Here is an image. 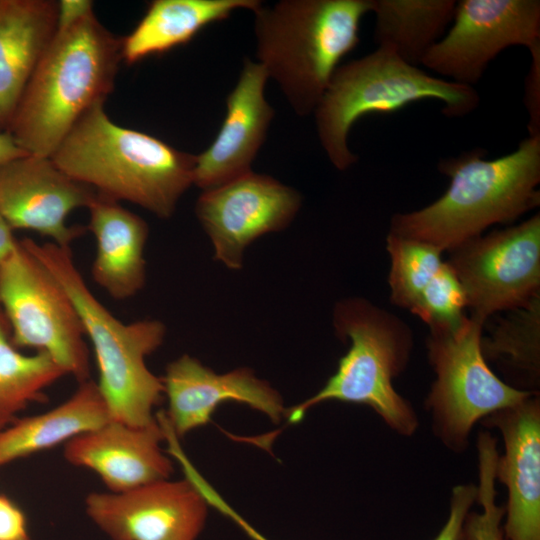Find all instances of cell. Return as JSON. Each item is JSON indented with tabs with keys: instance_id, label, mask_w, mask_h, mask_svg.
I'll return each mask as SVG.
<instances>
[{
	"instance_id": "cell-28",
	"label": "cell",
	"mask_w": 540,
	"mask_h": 540,
	"mask_svg": "<svg viewBox=\"0 0 540 540\" xmlns=\"http://www.w3.org/2000/svg\"><path fill=\"white\" fill-rule=\"evenodd\" d=\"M464 290L451 266L445 261L422 293L412 313L425 322L430 330L451 329L467 317Z\"/></svg>"
},
{
	"instance_id": "cell-7",
	"label": "cell",
	"mask_w": 540,
	"mask_h": 540,
	"mask_svg": "<svg viewBox=\"0 0 540 540\" xmlns=\"http://www.w3.org/2000/svg\"><path fill=\"white\" fill-rule=\"evenodd\" d=\"M424 99L442 101L447 117L465 116L480 102L472 86L432 76L386 48L377 47L339 65L314 111L319 141L328 159L338 170L348 169L358 159L347 140L359 118L391 113Z\"/></svg>"
},
{
	"instance_id": "cell-31",
	"label": "cell",
	"mask_w": 540,
	"mask_h": 540,
	"mask_svg": "<svg viewBox=\"0 0 540 540\" xmlns=\"http://www.w3.org/2000/svg\"><path fill=\"white\" fill-rule=\"evenodd\" d=\"M0 540H31L22 510L0 494Z\"/></svg>"
},
{
	"instance_id": "cell-23",
	"label": "cell",
	"mask_w": 540,
	"mask_h": 540,
	"mask_svg": "<svg viewBox=\"0 0 540 540\" xmlns=\"http://www.w3.org/2000/svg\"><path fill=\"white\" fill-rule=\"evenodd\" d=\"M455 0H371L374 39L404 62L417 66L445 35Z\"/></svg>"
},
{
	"instance_id": "cell-15",
	"label": "cell",
	"mask_w": 540,
	"mask_h": 540,
	"mask_svg": "<svg viewBox=\"0 0 540 540\" xmlns=\"http://www.w3.org/2000/svg\"><path fill=\"white\" fill-rule=\"evenodd\" d=\"M161 379L168 401L163 414L178 438L208 424L217 407L227 401L246 404L273 423L285 417L279 392L247 367L220 374L184 354L167 365Z\"/></svg>"
},
{
	"instance_id": "cell-1",
	"label": "cell",
	"mask_w": 540,
	"mask_h": 540,
	"mask_svg": "<svg viewBox=\"0 0 540 540\" xmlns=\"http://www.w3.org/2000/svg\"><path fill=\"white\" fill-rule=\"evenodd\" d=\"M122 61V37L88 0L59 1L54 38L34 69L6 130L28 154L51 157L78 120L104 104Z\"/></svg>"
},
{
	"instance_id": "cell-34",
	"label": "cell",
	"mask_w": 540,
	"mask_h": 540,
	"mask_svg": "<svg viewBox=\"0 0 540 540\" xmlns=\"http://www.w3.org/2000/svg\"><path fill=\"white\" fill-rule=\"evenodd\" d=\"M13 232L0 215V259L11 253L19 242Z\"/></svg>"
},
{
	"instance_id": "cell-12",
	"label": "cell",
	"mask_w": 540,
	"mask_h": 540,
	"mask_svg": "<svg viewBox=\"0 0 540 540\" xmlns=\"http://www.w3.org/2000/svg\"><path fill=\"white\" fill-rule=\"evenodd\" d=\"M302 204L300 193L271 176L250 171L204 190L195 214L208 235L216 261L230 270L243 266L249 245L278 232L294 220Z\"/></svg>"
},
{
	"instance_id": "cell-9",
	"label": "cell",
	"mask_w": 540,
	"mask_h": 540,
	"mask_svg": "<svg viewBox=\"0 0 540 540\" xmlns=\"http://www.w3.org/2000/svg\"><path fill=\"white\" fill-rule=\"evenodd\" d=\"M0 309L15 347L48 354L79 383L89 379L90 352L79 314L22 240L0 259Z\"/></svg>"
},
{
	"instance_id": "cell-32",
	"label": "cell",
	"mask_w": 540,
	"mask_h": 540,
	"mask_svg": "<svg viewBox=\"0 0 540 540\" xmlns=\"http://www.w3.org/2000/svg\"><path fill=\"white\" fill-rule=\"evenodd\" d=\"M212 506L218 512L236 523L252 540H269L230 506L222 496H217L213 500Z\"/></svg>"
},
{
	"instance_id": "cell-5",
	"label": "cell",
	"mask_w": 540,
	"mask_h": 540,
	"mask_svg": "<svg viewBox=\"0 0 540 540\" xmlns=\"http://www.w3.org/2000/svg\"><path fill=\"white\" fill-rule=\"evenodd\" d=\"M370 11L371 0H282L253 11L259 63L299 116L315 111Z\"/></svg>"
},
{
	"instance_id": "cell-21",
	"label": "cell",
	"mask_w": 540,
	"mask_h": 540,
	"mask_svg": "<svg viewBox=\"0 0 540 540\" xmlns=\"http://www.w3.org/2000/svg\"><path fill=\"white\" fill-rule=\"evenodd\" d=\"M111 419L96 382H80L74 393L56 407L17 418L0 430V467L53 448L99 427Z\"/></svg>"
},
{
	"instance_id": "cell-25",
	"label": "cell",
	"mask_w": 540,
	"mask_h": 540,
	"mask_svg": "<svg viewBox=\"0 0 540 540\" xmlns=\"http://www.w3.org/2000/svg\"><path fill=\"white\" fill-rule=\"evenodd\" d=\"M508 312L489 337H482L483 355L513 372L523 390L536 393L540 377V294Z\"/></svg>"
},
{
	"instance_id": "cell-14",
	"label": "cell",
	"mask_w": 540,
	"mask_h": 540,
	"mask_svg": "<svg viewBox=\"0 0 540 540\" xmlns=\"http://www.w3.org/2000/svg\"><path fill=\"white\" fill-rule=\"evenodd\" d=\"M96 192L60 170L50 157L27 154L0 163V215L14 230H26L63 247L86 227L67 225L76 209L87 208Z\"/></svg>"
},
{
	"instance_id": "cell-3",
	"label": "cell",
	"mask_w": 540,
	"mask_h": 540,
	"mask_svg": "<svg viewBox=\"0 0 540 540\" xmlns=\"http://www.w3.org/2000/svg\"><path fill=\"white\" fill-rule=\"evenodd\" d=\"M53 163L96 193L170 218L193 185L195 155L113 122L99 104L86 112L54 153Z\"/></svg>"
},
{
	"instance_id": "cell-16",
	"label": "cell",
	"mask_w": 540,
	"mask_h": 540,
	"mask_svg": "<svg viewBox=\"0 0 540 540\" xmlns=\"http://www.w3.org/2000/svg\"><path fill=\"white\" fill-rule=\"evenodd\" d=\"M481 423L497 429L503 439L496 481L507 488L506 540H540V399L534 394L485 417Z\"/></svg>"
},
{
	"instance_id": "cell-8",
	"label": "cell",
	"mask_w": 540,
	"mask_h": 540,
	"mask_svg": "<svg viewBox=\"0 0 540 540\" xmlns=\"http://www.w3.org/2000/svg\"><path fill=\"white\" fill-rule=\"evenodd\" d=\"M485 322L470 315L451 329L430 330L428 359L435 380L425 400L434 435L449 450L465 451L478 421L536 394L501 380L482 347Z\"/></svg>"
},
{
	"instance_id": "cell-10",
	"label": "cell",
	"mask_w": 540,
	"mask_h": 540,
	"mask_svg": "<svg viewBox=\"0 0 540 540\" xmlns=\"http://www.w3.org/2000/svg\"><path fill=\"white\" fill-rule=\"evenodd\" d=\"M450 252L471 315L486 322L492 314L527 304L540 294V214Z\"/></svg>"
},
{
	"instance_id": "cell-20",
	"label": "cell",
	"mask_w": 540,
	"mask_h": 540,
	"mask_svg": "<svg viewBox=\"0 0 540 540\" xmlns=\"http://www.w3.org/2000/svg\"><path fill=\"white\" fill-rule=\"evenodd\" d=\"M59 1L0 0V132L58 28Z\"/></svg>"
},
{
	"instance_id": "cell-13",
	"label": "cell",
	"mask_w": 540,
	"mask_h": 540,
	"mask_svg": "<svg viewBox=\"0 0 540 540\" xmlns=\"http://www.w3.org/2000/svg\"><path fill=\"white\" fill-rule=\"evenodd\" d=\"M208 507L186 478L118 493L92 492L85 498L87 516L111 540H196Z\"/></svg>"
},
{
	"instance_id": "cell-22",
	"label": "cell",
	"mask_w": 540,
	"mask_h": 540,
	"mask_svg": "<svg viewBox=\"0 0 540 540\" xmlns=\"http://www.w3.org/2000/svg\"><path fill=\"white\" fill-rule=\"evenodd\" d=\"M259 0H154L133 31L122 37V60L135 64L189 43L206 26L237 9L255 11Z\"/></svg>"
},
{
	"instance_id": "cell-19",
	"label": "cell",
	"mask_w": 540,
	"mask_h": 540,
	"mask_svg": "<svg viewBox=\"0 0 540 540\" xmlns=\"http://www.w3.org/2000/svg\"><path fill=\"white\" fill-rule=\"evenodd\" d=\"M87 209L86 229L96 243L91 265L93 281L117 301L134 297L146 283L148 224L120 202L98 193Z\"/></svg>"
},
{
	"instance_id": "cell-4",
	"label": "cell",
	"mask_w": 540,
	"mask_h": 540,
	"mask_svg": "<svg viewBox=\"0 0 540 540\" xmlns=\"http://www.w3.org/2000/svg\"><path fill=\"white\" fill-rule=\"evenodd\" d=\"M22 242L74 304L92 345L98 369L96 384L111 419L132 426L154 423L153 409L161 402L164 388L161 377L148 368L146 358L163 344L166 325L150 318L124 323L114 316L91 292L71 247L29 238Z\"/></svg>"
},
{
	"instance_id": "cell-33",
	"label": "cell",
	"mask_w": 540,
	"mask_h": 540,
	"mask_svg": "<svg viewBox=\"0 0 540 540\" xmlns=\"http://www.w3.org/2000/svg\"><path fill=\"white\" fill-rule=\"evenodd\" d=\"M7 132H0V163L27 155Z\"/></svg>"
},
{
	"instance_id": "cell-29",
	"label": "cell",
	"mask_w": 540,
	"mask_h": 540,
	"mask_svg": "<svg viewBox=\"0 0 540 540\" xmlns=\"http://www.w3.org/2000/svg\"><path fill=\"white\" fill-rule=\"evenodd\" d=\"M477 498V485L460 484L452 489L449 515L434 540H462L463 527L468 513Z\"/></svg>"
},
{
	"instance_id": "cell-26",
	"label": "cell",
	"mask_w": 540,
	"mask_h": 540,
	"mask_svg": "<svg viewBox=\"0 0 540 540\" xmlns=\"http://www.w3.org/2000/svg\"><path fill=\"white\" fill-rule=\"evenodd\" d=\"M388 283L393 304L411 313L422 293L443 267V251L427 242L388 234Z\"/></svg>"
},
{
	"instance_id": "cell-17",
	"label": "cell",
	"mask_w": 540,
	"mask_h": 540,
	"mask_svg": "<svg viewBox=\"0 0 540 540\" xmlns=\"http://www.w3.org/2000/svg\"><path fill=\"white\" fill-rule=\"evenodd\" d=\"M163 440L158 419L147 426L110 419L66 442L63 456L69 464L96 473L108 491L118 493L170 478L173 464L161 449Z\"/></svg>"
},
{
	"instance_id": "cell-2",
	"label": "cell",
	"mask_w": 540,
	"mask_h": 540,
	"mask_svg": "<svg viewBox=\"0 0 540 540\" xmlns=\"http://www.w3.org/2000/svg\"><path fill=\"white\" fill-rule=\"evenodd\" d=\"M485 155L475 148L441 159L438 170L450 178L445 193L422 209L394 214L389 234L451 251L539 206L540 136L526 137L497 159Z\"/></svg>"
},
{
	"instance_id": "cell-24",
	"label": "cell",
	"mask_w": 540,
	"mask_h": 540,
	"mask_svg": "<svg viewBox=\"0 0 540 540\" xmlns=\"http://www.w3.org/2000/svg\"><path fill=\"white\" fill-rule=\"evenodd\" d=\"M65 375L48 354H23L12 344L0 309V430L30 403L45 401V389Z\"/></svg>"
},
{
	"instance_id": "cell-11",
	"label": "cell",
	"mask_w": 540,
	"mask_h": 540,
	"mask_svg": "<svg viewBox=\"0 0 540 540\" xmlns=\"http://www.w3.org/2000/svg\"><path fill=\"white\" fill-rule=\"evenodd\" d=\"M540 47V1L460 0L445 35L422 65L441 78L472 86L504 49Z\"/></svg>"
},
{
	"instance_id": "cell-27",
	"label": "cell",
	"mask_w": 540,
	"mask_h": 540,
	"mask_svg": "<svg viewBox=\"0 0 540 540\" xmlns=\"http://www.w3.org/2000/svg\"><path fill=\"white\" fill-rule=\"evenodd\" d=\"M478 476L476 502L480 512H469L463 527L462 540H505L501 522L505 507L496 502L495 466L498 458L497 440L489 431L477 437Z\"/></svg>"
},
{
	"instance_id": "cell-6",
	"label": "cell",
	"mask_w": 540,
	"mask_h": 540,
	"mask_svg": "<svg viewBox=\"0 0 540 540\" xmlns=\"http://www.w3.org/2000/svg\"><path fill=\"white\" fill-rule=\"evenodd\" d=\"M333 327L340 339L349 341V349L318 392L286 409L288 423L301 422L317 404L340 401L366 405L396 433L413 435L419 426L417 414L393 386L410 359L409 326L370 301L353 297L335 304Z\"/></svg>"
},
{
	"instance_id": "cell-18",
	"label": "cell",
	"mask_w": 540,
	"mask_h": 540,
	"mask_svg": "<svg viewBox=\"0 0 540 540\" xmlns=\"http://www.w3.org/2000/svg\"><path fill=\"white\" fill-rule=\"evenodd\" d=\"M268 74L259 62L246 58L239 79L226 99V115L211 145L195 155L193 185L203 191L251 170L274 110L264 88Z\"/></svg>"
},
{
	"instance_id": "cell-30",
	"label": "cell",
	"mask_w": 540,
	"mask_h": 540,
	"mask_svg": "<svg viewBox=\"0 0 540 540\" xmlns=\"http://www.w3.org/2000/svg\"><path fill=\"white\" fill-rule=\"evenodd\" d=\"M525 82L524 103L528 112V136H540V47L532 50Z\"/></svg>"
}]
</instances>
